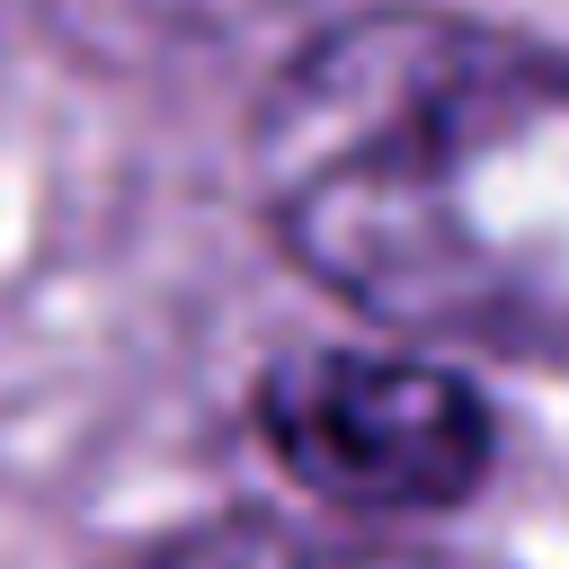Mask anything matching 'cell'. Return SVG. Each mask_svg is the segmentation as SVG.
<instances>
[{"label":"cell","instance_id":"1","mask_svg":"<svg viewBox=\"0 0 569 569\" xmlns=\"http://www.w3.org/2000/svg\"><path fill=\"white\" fill-rule=\"evenodd\" d=\"M249 178L356 311L569 356V53L445 9L338 18L276 71Z\"/></svg>","mask_w":569,"mask_h":569},{"label":"cell","instance_id":"3","mask_svg":"<svg viewBox=\"0 0 569 569\" xmlns=\"http://www.w3.org/2000/svg\"><path fill=\"white\" fill-rule=\"evenodd\" d=\"M160 569H462V560H427V551H311L276 525H213L196 542H178Z\"/></svg>","mask_w":569,"mask_h":569},{"label":"cell","instance_id":"2","mask_svg":"<svg viewBox=\"0 0 569 569\" xmlns=\"http://www.w3.org/2000/svg\"><path fill=\"white\" fill-rule=\"evenodd\" d=\"M276 462L347 507H453L489 471V409L427 356H293L258 391Z\"/></svg>","mask_w":569,"mask_h":569}]
</instances>
